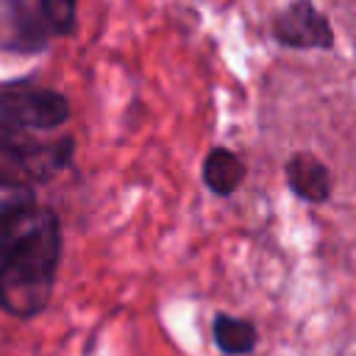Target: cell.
Returning <instances> with one entry per match:
<instances>
[{
	"label": "cell",
	"instance_id": "5b68a950",
	"mask_svg": "<svg viewBox=\"0 0 356 356\" xmlns=\"http://www.w3.org/2000/svg\"><path fill=\"white\" fill-rule=\"evenodd\" d=\"M211 334H214V342L222 353L228 356H245L256 348V325L250 320H242V317H231V314H217L214 323H211Z\"/></svg>",
	"mask_w": 356,
	"mask_h": 356
},
{
	"label": "cell",
	"instance_id": "8992f818",
	"mask_svg": "<svg viewBox=\"0 0 356 356\" xmlns=\"http://www.w3.org/2000/svg\"><path fill=\"white\" fill-rule=\"evenodd\" d=\"M36 206V192L28 181L19 178H6L0 175V228L8 225L14 217Z\"/></svg>",
	"mask_w": 356,
	"mask_h": 356
},
{
	"label": "cell",
	"instance_id": "52a82bcc",
	"mask_svg": "<svg viewBox=\"0 0 356 356\" xmlns=\"http://www.w3.org/2000/svg\"><path fill=\"white\" fill-rule=\"evenodd\" d=\"M42 14L53 33L67 36L75 28V0H42Z\"/></svg>",
	"mask_w": 356,
	"mask_h": 356
},
{
	"label": "cell",
	"instance_id": "6da1fadb",
	"mask_svg": "<svg viewBox=\"0 0 356 356\" xmlns=\"http://www.w3.org/2000/svg\"><path fill=\"white\" fill-rule=\"evenodd\" d=\"M61 261V222L53 209L31 206L0 228V309L28 320L47 309Z\"/></svg>",
	"mask_w": 356,
	"mask_h": 356
},
{
	"label": "cell",
	"instance_id": "277c9868",
	"mask_svg": "<svg viewBox=\"0 0 356 356\" xmlns=\"http://www.w3.org/2000/svg\"><path fill=\"white\" fill-rule=\"evenodd\" d=\"M203 181L220 197L234 195L245 181V161L228 147H214L203 161Z\"/></svg>",
	"mask_w": 356,
	"mask_h": 356
},
{
	"label": "cell",
	"instance_id": "3957f363",
	"mask_svg": "<svg viewBox=\"0 0 356 356\" xmlns=\"http://www.w3.org/2000/svg\"><path fill=\"white\" fill-rule=\"evenodd\" d=\"M286 184L300 200L309 203H325L331 197V172L312 153H295L286 161Z\"/></svg>",
	"mask_w": 356,
	"mask_h": 356
},
{
	"label": "cell",
	"instance_id": "7a4b0ae2",
	"mask_svg": "<svg viewBox=\"0 0 356 356\" xmlns=\"http://www.w3.org/2000/svg\"><path fill=\"white\" fill-rule=\"evenodd\" d=\"M275 39L286 47H331L334 33L309 0H298L275 19Z\"/></svg>",
	"mask_w": 356,
	"mask_h": 356
}]
</instances>
